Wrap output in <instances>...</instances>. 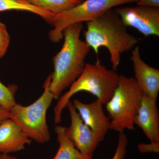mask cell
Wrapping results in <instances>:
<instances>
[{"label": "cell", "mask_w": 159, "mask_h": 159, "mask_svg": "<svg viewBox=\"0 0 159 159\" xmlns=\"http://www.w3.org/2000/svg\"><path fill=\"white\" fill-rule=\"evenodd\" d=\"M83 29L82 23H78L63 31L64 41L61 50L53 57L54 70L49 86L55 100L59 99L63 91L70 86L85 67V59L91 48L80 39Z\"/></svg>", "instance_id": "1"}, {"label": "cell", "mask_w": 159, "mask_h": 159, "mask_svg": "<svg viewBox=\"0 0 159 159\" xmlns=\"http://www.w3.org/2000/svg\"><path fill=\"white\" fill-rule=\"evenodd\" d=\"M87 26L84 31L85 42L97 56L99 48H106L115 71L120 64L121 54L130 51L139 41L138 38L128 33L127 27L114 8L88 22Z\"/></svg>", "instance_id": "2"}, {"label": "cell", "mask_w": 159, "mask_h": 159, "mask_svg": "<svg viewBox=\"0 0 159 159\" xmlns=\"http://www.w3.org/2000/svg\"><path fill=\"white\" fill-rule=\"evenodd\" d=\"M119 78L120 75L116 71L107 68L98 58L94 64L86 63L82 74L71 84L69 91L58 99L54 110V123L61 122L64 109L71 97L80 92L93 94L105 105L116 89Z\"/></svg>", "instance_id": "3"}, {"label": "cell", "mask_w": 159, "mask_h": 159, "mask_svg": "<svg viewBox=\"0 0 159 159\" xmlns=\"http://www.w3.org/2000/svg\"><path fill=\"white\" fill-rule=\"evenodd\" d=\"M142 93L134 77L120 75L119 82L110 99L105 104L110 120V129L121 133L134 130Z\"/></svg>", "instance_id": "4"}, {"label": "cell", "mask_w": 159, "mask_h": 159, "mask_svg": "<svg viewBox=\"0 0 159 159\" xmlns=\"http://www.w3.org/2000/svg\"><path fill=\"white\" fill-rule=\"evenodd\" d=\"M51 74L44 83L43 93L34 102L27 106L16 103L10 110L11 119L29 138L40 144L48 142L51 135L47 124V111L54 99L49 86Z\"/></svg>", "instance_id": "5"}, {"label": "cell", "mask_w": 159, "mask_h": 159, "mask_svg": "<svg viewBox=\"0 0 159 159\" xmlns=\"http://www.w3.org/2000/svg\"><path fill=\"white\" fill-rule=\"evenodd\" d=\"M139 0H84L77 6L58 14L54 15L51 25L54 29L49 31L52 42L59 43L63 38L62 32L68 26L95 19L115 7L137 3Z\"/></svg>", "instance_id": "6"}, {"label": "cell", "mask_w": 159, "mask_h": 159, "mask_svg": "<svg viewBox=\"0 0 159 159\" xmlns=\"http://www.w3.org/2000/svg\"><path fill=\"white\" fill-rule=\"evenodd\" d=\"M126 27L137 29L145 37L159 36V8L147 6L114 8Z\"/></svg>", "instance_id": "7"}, {"label": "cell", "mask_w": 159, "mask_h": 159, "mask_svg": "<svg viewBox=\"0 0 159 159\" xmlns=\"http://www.w3.org/2000/svg\"><path fill=\"white\" fill-rule=\"evenodd\" d=\"M66 107L71 119L70 125L67 128L69 139L80 153L93 159L95 150L102 139L83 122L70 100Z\"/></svg>", "instance_id": "8"}, {"label": "cell", "mask_w": 159, "mask_h": 159, "mask_svg": "<svg viewBox=\"0 0 159 159\" xmlns=\"http://www.w3.org/2000/svg\"><path fill=\"white\" fill-rule=\"evenodd\" d=\"M134 78L142 93L157 99L159 92V70L148 65L142 59L140 48L135 46L132 51Z\"/></svg>", "instance_id": "9"}, {"label": "cell", "mask_w": 159, "mask_h": 159, "mask_svg": "<svg viewBox=\"0 0 159 159\" xmlns=\"http://www.w3.org/2000/svg\"><path fill=\"white\" fill-rule=\"evenodd\" d=\"M157 99L142 93L134 124L143 131L150 142H159V112Z\"/></svg>", "instance_id": "10"}, {"label": "cell", "mask_w": 159, "mask_h": 159, "mask_svg": "<svg viewBox=\"0 0 159 159\" xmlns=\"http://www.w3.org/2000/svg\"><path fill=\"white\" fill-rule=\"evenodd\" d=\"M73 102L83 122L103 141L110 129V120L104 113L101 101L97 99L85 103L74 99Z\"/></svg>", "instance_id": "11"}, {"label": "cell", "mask_w": 159, "mask_h": 159, "mask_svg": "<svg viewBox=\"0 0 159 159\" xmlns=\"http://www.w3.org/2000/svg\"><path fill=\"white\" fill-rule=\"evenodd\" d=\"M31 141L12 119H6L0 124V153L9 154L24 150Z\"/></svg>", "instance_id": "12"}, {"label": "cell", "mask_w": 159, "mask_h": 159, "mask_svg": "<svg viewBox=\"0 0 159 159\" xmlns=\"http://www.w3.org/2000/svg\"><path fill=\"white\" fill-rule=\"evenodd\" d=\"M59 146L53 159H93L83 155L77 150L70 141L67 127L57 125L54 128Z\"/></svg>", "instance_id": "13"}, {"label": "cell", "mask_w": 159, "mask_h": 159, "mask_svg": "<svg viewBox=\"0 0 159 159\" xmlns=\"http://www.w3.org/2000/svg\"><path fill=\"white\" fill-rule=\"evenodd\" d=\"M9 10L28 11L38 15L51 25L54 15L24 0H0V11Z\"/></svg>", "instance_id": "14"}, {"label": "cell", "mask_w": 159, "mask_h": 159, "mask_svg": "<svg viewBox=\"0 0 159 159\" xmlns=\"http://www.w3.org/2000/svg\"><path fill=\"white\" fill-rule=\"evenodd\" d=\"M31 5L56 15L77 6L84 0H24Z\"/></svg>", "instance_id": "15"}, {"label": "cell", "mask_w": 159, "mask_h": 159, "mask_svg": "<svg viewBox=\"0 0 159 159\" xmlns=\"http://www.w3.org/2000/svg\"><path fill=\"white\" fill-rule=\"evenodd\" d=\"M18 89L16 84L6 86L0 81V106L10 111L16 102L15 94Z\"/></svg>", "instance_id": "16"}, {"label": "cell", "mask_w": 159, "mask_h": 159, "mask_svg": "<svg viewBox=\"0 0 159 159\" xmlns=\"http://www.w3.org/2000/svg\"><path fill=\"white\" fill-rule=\"evenodd\" d=\"M128 143L126 135L124 132L119 133L116 149L112 159H125Z\"/></svg>", "instance_id": "17"}, {"label": "cell", "mask_w": 159, "mask_h": 159, "mask_svg": "<svg viewBox=\"0 0 159 159\" xmlns=\"http://www.w3.org/2000/svg\"><path fill=\"white\" fill-rule=\"evenodd\" d=\"M10 41V35L6 25L0 21V58L6 54Z\"/></svg>", "instance_id": "18"}, {"label": "cell", "mask_w": 159, "mask_h": 159, "mask_svg": "<svg viewBox=\"0 0 159 159\" xmlns=\"http://www.w3.org/2000/svg\"><path fill=\"white\" fill-rule=\"evenodd\" d=\"M138 150L142 153L159 152V142H150L149 144L141 143L138 145Z\"/></svg>", "instance_id": "19"}, {"label": "cell", "mask_w": 159, "mask_h": 159, "mask_svg": "<svg viewBox=\"0 0 159 159\" xmlns=\"http://www.w3.org/2000/svg\"><path fill=\"white\" fill-rule=\"evenodd\" d=\"M137 5L140 6H147L159 7V0H139Z\"/></svg>", "instance_id": "20"}, {"label": "cell", "mask_w": 159, "mask_h": 159, "mask_svg": "<svg viewBox=\"0 0 159 159\" xmlns=\"http://www.w3.org/2000/svg\"><path fill=\"white\" fill-rule=\"evenodd\" d=\"M11 119L10 111L0 106V124L6 119Z\"/></svg>", "instance_id": "21"}, {"label": "cell", "mask_w": 159, "mask_h": 159, "mask_svg": "<svg viewBox=\"0 0 159 159\" xmlns=\"http://www.w3.org/2000/svg\"><path fill=\"white\" fill-rule=\"evenodd\" d=\"M0 159H18L16 157L11 156L8 154H1Z\"/></svg>", "instance_id": "22"}, {"label": "cell", "mask_w": 159, "mask_h": 159, "mask_svg": "<svg viewBox=\"0 0 159 159\" xmlns=\"http://www.w3.org/2000/svg\"><path fill=\"white\" fill-rule=\"evenodd\" d=\"M1 153H0V157H1Z\"/></svg>", "instance_id": "23"}]
</instances>
